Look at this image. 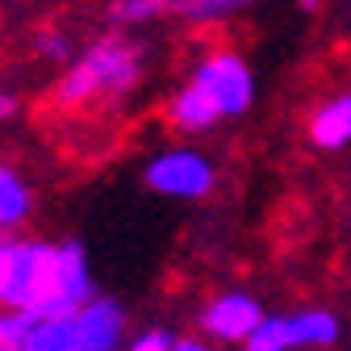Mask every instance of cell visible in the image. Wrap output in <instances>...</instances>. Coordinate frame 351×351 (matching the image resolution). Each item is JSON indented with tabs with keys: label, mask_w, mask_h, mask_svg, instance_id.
Returning <instances> with one entry per match:
<instances>
[{
	"label": "cell",
	"mask_w": 351,
	"mask_h": 351,
	"mask_svg": "<svg viewBox=\"0 0 351 351\" xmlns=\"http://www.w3.org/2000/svg\"><path fill=\"white\" fill-rule=\"evenodd\" d=\"M101 293L80 243H42V239L9 243L0 310H21L34 322H51L80 314Z\"/></svg>",
	"instance_id": "6da1fadb"
},
{
	"label": "cell",
	"mask_w": 351,
	"mask_h": 351,
	"mask_svg": "<svg viewBox=\"0 0 351 351\" xmlns=\"http://www.w3.org/2000/svg\"><path fill=\"white\" fill-rule=\"evenodd\" d=\"M138 47H130L121 38H101L93 42L59 80L55 88V101L59 105H88L97 97H109V93H130L138 84Z\"/></svg>",
	"instance_id": "7a4b0ae2"
},
{
	"label": "cell",
	"mask_w": 351,
	"mask_h": 351,
	"mask_svg": "<svg viewBox=\"0 0 351 351\" xmlns=\"http://www.w3.org/2000/svg\"><path fill=\"white\" fill-rule=\"evenodd\" d=\"M193 88L209 97V105L222 113V117H243L255 101V75L243 63V55L234 51H213L197 63V71L189 75Z\"/></svg>",
	"instance_id": "3957f363"
},
{
	"label": "cell",
	"mask_w": 351,
	"mask_h": 351,
	"mask_svg": "<svg viewBox=\"0 0 351 351\" xmlns=\"http://www.w3.org/2000/svg\"><path fill=\"white\" fill-rule=\"evenodd\" d=\"M147 189L159 193V197H180V201H201L213 193V180L217 171L209 163V155L193 151V147H171V151H159L151 163H147Z\"/></svg>",
	"instance_id": "277c9868"
},
{
	"label": "cell",
	"mask_w": 351,
	"mask_h": 351,
	"mask_svg": "<svg viewBox=\"0 0 351 351\" xmlns=\"http://www.w3.org/2000/svg\"><path fill=\"white\" fill-rule=\"evenodd\" d=\"M263 305L243 293V289H230V293H217L205 310H201V330L217 343H247L259 326H263Z\"/></svg>",
	"instance_id": "5b68a950"
},
{
	"label": "cell",
	"mask_w": 351,
	"mask_h": 351,
	"mask_svg": "<svg viewBox=\"0 0 351 351\" xmlns=\"http://www.w3.org/2000/svg\"><path fill=\"white\" fill-rule=\"evenodd\" d=\"M84 351H125V310L113 297H97L75 314Z\"/></svg>",
	"instance_id": "8992f818"
},
{
	"label": "cell",
	"mask_w": 351,
	"mask_h": 351,
	"mask_svg": "<svg viewBox=\"0 0 351 351\" xmlns=\"http://www.w3.org/2000/svg\"><path fill=\"white\" fill-rule=\"evenodd\" d=\"M310 138L322 151H339V147L351 143V93H339V97H330L326 105L314 109V117H310Z\"/></svg>",
	"instance_id": "52a82bcc"
},
{
	"label": "cell",
	"mask_w": 351,
	"mask_h": 351,
	"mask_svg": "<svg viewBox=\"0 0 351 351\" xmlns=\"http://www.w3.org/2000/svg\"><path fill=\"white\" fill-rule=\"evenodd\" d=\"M167 117H171L176 130H184V134H205V130H213L217 121H222V113H217L209 105V97L201 93V88H193V84H184L180 93L167 101Z\"/></svg>",
	"instance_id": "ba28073f"
},
{
	"label": "cell",
	"mask_w": 351,
	"mask_h": 351,
	"mask_svg": "<svg viewBox=\"0 0 351 351\" xmlns=\"http://www.w3.org/2000/svg\"><path fill=\"white\" fill-rule=\"evenodd\" d=\"M29 213H34V193L25 184V176L9 163H0V234L25 226Z\"/></svg>",
	"instance_id": "9c48e42d"
},
{
	"label": "cell",
	"mask_w": 351,
	"mask_h": 351,
	"mask_svg": "<svg viewBox=\"0 0 351 351\" xmlns=\"http://www.w3.org/2000/svg\"><path fill=\"white\" fill-rule=\"evenodd\" d=\"M339 339V318L330 310H301L289 318V343L293 347H330Z\"/></svg>",
	"instance_id": "30bf717a"
},
{
	"label": "cell",
	"mask_w": 351,
	"mask_h": 351,
	"mask_svg": "<svg viewBox=\"0 0 351 351\" xmlns=\"http://www.w3.org/2000/svg\"><path fill=\"white\" fill-rule=\"evenodd\" d=\"M25 351H84V339H80V326H75V314L71 318H51V322H38Z\"/></svg>",
	"instance_id": "8fae6325"
},
{
	"label": "cell",
	"mask_w": 351,
	"mask_h": 351,
	"mask_svg": "<svg viewBox=\"0 0 351 351\" xmlns=\"http://www.w3.org/2000/svg\"><path fill=\"white\" fill-rule=\"evenodd\" d=\"M34 326L38 322L21 310H0V351H25Z\"/></svg>",
	"instance_id": "7c38bea8"
},
{
	"label": "cell",
	"mask_w": 351,
	"mask_h": 351,
	"mask_svg": "<svg viewBox=\"0 0 351 351\" xmlns=\"http://www.w3.org/2000/svg\"><path fill=\"white\" fill-rule=\"evenodd\" d=\"M247 351H289L293 343H289V318H280V314H268L263 318V326L243 343Z\"/></svg>",
	"instance_id": "4fadbf2b"
},
{
	"label": "cell",
	"mask_w": 351,
	"mask_h": 351,
	"mask_svg": "<svg viewBox=\"0 0 351 351\" xmlns=\"http://www.w3.org/2000/svg\"><path fill=\"white\" fill-rule=\"evenodd\" d=\"M34 51H38V59H47V63H63V59H71V42L59 29H38Z\"/></svg>",
	"instance_id": "5bb4252c"
},
{
	"label": "cell",
	"mask_w": 351,
	"mask_h": 351,
	"mask_svg": "<svg viewBox=\"0 0 351 351\" xmlns=\"http://www.w3.org/2000/svg\"><path fill=\"white\" fill-rule=\"evenodd\" d=\"M243 5H230V0H197V5H180V13L184 17H193V21H213V17H230V13H239Z\"/></svg>",
	"instance_id": "9a60e30c"
},
{
	"label": "cell",
	"mask_w": 351,
	"mask_h": 351,
	"mask_svg": "<svg viewBox=\"0 0 351 351\" xmlns=\"http://www.w3.org/2000/svg\"><path fill=\"white\" fill-rule=\"evenodd\" d=\"M171 347H176V339L167 330H159V326H151V330H143V335H134L125 343V351H171Z\"/></svg>",
	"instance_id": "2e32d148"
},
{
	"label": "cell",
	"mask_w": 351,
	"mask_h": 351,
	"mask_svg": "<svg viewBox=\"0 0 351 351\" xmlns=\"http://www.w3.org/2000/svg\"><path fill=\"white\" fill-rule=\"evenodd\" d=\"M113 13L121 21H147V17L163 13V5H155V0H125V5H113Z\"/></svg>",
	"instance_id": "e0dca14e"
},
{
	"label": "cell",
	"mask_w": 351,
	"mask_h": 351,
	"mask_svg": "<svg viewBox=\"0 0 351 351\" xmlns=\"http://www.w3.org/2000/svg\"><path fill=\"white\" fill-rule=\"evenodd\" d=\"M171 351H213V343H205V339H176Z\"/></svg>",
	"instance_id": "ac0fdd59"
},
{
	"label": "cell",
	"mask_w": 351,
	"mask_h": 351,
	"mask_svg": "<svg viewBox=\"0 0 351 351\" xmlns=\"http://www.w3.org/2000/svg\"><path fill=\"white\" fill-rule=\"evenodd\" d=\"M13 109H17V101H13L9 93H0V121H5V117H9Z\"/></svg>",
	"instance_id": "d6986e66"
},
{
	"label": "cell",
	"mask_w": 351,
	"mask_h": 351,
	"mask_svg": "<svg viewBox=\"0 0 351 351\" xmlns=\"http://www.w3.org/2000/svg\"><path fill=\"white\" fill-rule=\"evenodd\" d=\"M5 255H9V239L0 234V289H5Z\"/></svg>",
	"instance_id": "ffe728a7"
}]
</instances>
